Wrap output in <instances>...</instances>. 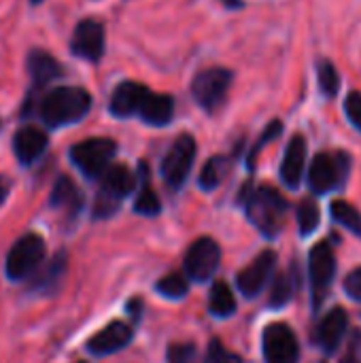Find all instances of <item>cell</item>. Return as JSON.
Returning <instances> with one entry per match:
<instances>
[{
    "instance_id": "6da1fadb",
    "label": "cell",
    "mask_w": 361,
    "mask_h": 363,
    "mask_svg": "<svg viewBox=\"0 0 361 363\" xmlns=\"http://www.w3.org/2000/svg\"><path fill=\"white\" fill-rule=\"evenodd\" d=\"M91 111V94L83 87L60 85L43 96L38 117L49 128H62L81 121Z\"/></svg>"
},
{
    "instance_id": "7a4b0ae2",
    "label": "cell",
    "mask_w": 361,
    "mask_h": 363,
    "mask_svg": "<svg viewBox=\"0 0 361 363\" xmlns=\"http://www.w3.org/2000/svg\"><path fill=\"white\" fill-rule=\"evenodd\" d=\"M245 208H247L249 221L264 236L274 238L283 230V223L287 217V202L277 189L262 185V187L249 191L245 196Z\"/></svg>"
},
{
    "instance_id": "3957f363",
    "label": "cell",
    "mask_w": 361,
    "mask_h": 363,
    "mask_svg": "<svg viewBox=\"0 0 361 363\" xmlns=\"http://www.w3.org/2000/svg\"><path fill=\"white\" fill-rule=\"evenodd\" d=\"M351 170V157L345 151L317 153L309 168V187L317 196H326L345 185Z\"/></svg>"
},
{
    "instance_id": "277c9868",
    "label": "cell",
    "mask_w": 361,
    "mask_h": 363,
    "mask_svg": "<svg viewBox=\"0 0 361 363\" xmlns=\"http://www.w3.org/2000/svg\"><path fill=\"white\" fill-rule=\"evenodd\" d=\"M232 79H234L232 70L223 66L204 68L191 81V96L202 111L213 115L223 106L228 91L232 87Z\"/></svg>"
},
{
    "instance_id": "5b68a950",
    "label": "cell",
    "mask_w": 361,
    "mask_h": 363,
    "mask_svg": "<svg viewBox=\"0 0 361 363\" xmlns=\"http://www.w3.org/2000/svg\"><path fill=\"white\" fill-rule=\"evenodd\" d=\"M134 185H136V179L130 172V168L109 166L106 172L102 174V185L94 202V217L96 219L111 217L119 208L121 200L134 191Z\"/></svg>"
},
{
    "instance_id": "8992f818",
    "label": "cell",
    "mask_w": 361,
    "mask_h": 363,
    "mask_svg": "<svg viewBox=\"0 0 361 363\" xmlns=\"http://www.w3.org/2000/svg\"><path fill=\"white\" fill-rule=\"evenodd\" d=\"M45 259V240L38 234L21 236L6 255V277L11 281H23L32 277Z\"/></svg>"
},
{
    "instance_id": "52a82bcc",
    "label": "cell",
    "mask_w": 361,
    "mask_h": 363,
    "mask_svg": "<svg viewBox=\"0 0 361 363\" xmlns=\"http://www.w3.org/2000/svg\"><path fill=\"white\" fill-rule=\"evenodd\" d=\"M117 153V145L111 138H87L77 143L70 149L72 164L85 174V177H102L106 168L111 166V160Z\"/></svg>"
},
{
    "instance_id": "ba28073f",
    "label": "cell",
    "mask_w": 361,
    "mask_h": 363,
    "mask_svg": "<svg viewBox=\"0 0 361 363\" xmlns=\"http://www.w3.org/2000/svg\"><path fill=\"white\" fill-rule=\"evenodd\" d=\"M194 160H196V140L191 134L183 132L172 143V147L168 149V153L162 162V177H164L166 185L172 189H179L185 183V179L194 166Z\"/></svg>"
},
{
    "instance_id": "9c48e42d",
    "label": "cell",
    "mask_w": 361,
    "mask_h": 363,
    "mask_svg": "<svg viewBox=\"0 0 361 363\" xmlns=\"http://www.w3.org/2000/svg\"><path fill=\"white\" fill-rule=\"evenodd\" d=\"M264 359L266 363H298L300 345L287 323H270L264 330Z\"/></svg>"
},
{
    "instance_id": "30bf717a",
    "label": "cell",
    "mask_w": 361,
    "mask_h": 363,
    "mask_svg": "<svg viewBox=\"0 0 361 363\" xmlns=\"http://www.w3.org/2000/svg\"><path fill=\"white\" fill-rule=\"evenodd\" d=\"M334 274H336L334 251L328 242H319L317 247H313V251L309 255V277H311V285H313L315 306H319L326 300Z\"/></svg>"
},
{
    "instance_id": "8fae6325",
    "label": "cell",
    "mask_w": 361,
    "mask_h": 363,
    "mask_svg": "<svg viewBox=\"0 0 361 363\" xmlns=\"http://www.w3.org/2000/svg\"><path fill=\"white\" fill-rule=\"evenodd\" d=\"M221 249L213 238H198L185 253V274L191 281L204 283L219 268Z\"/></svg>"
},
{
    "instance_id": "7c38bea8",
    "label": "cell",
    "mask_w": 361,
    "mask_h": 363,
    "mask_svg": "<svg viewBox=\"0 0 361 363\" xmlns=\"http://www.w3.org/2000/svg\"><path fill=\"white\" fill-rule=\"evenodd\" d=\"M106 38H104V26L98 19H83L77 23L72 38H70V53L87 60V62H100L104 55Z\"/></svg>"
},
{
    "instance_id": "4fadbf2b",
    "label": "cell",
    "mask_w": 361,
    "mask_h": 363,
    "mask_svg": "<svg viewBox=\"0 0 361 363\" xmlns=\"http://www.w3.org/2000/svg\"><path fill=\"white\" fill-rule=\"evenodd\" d=\"M277 266V253L274 251H264L260 253L245 270L238 272L236 283L238 289L245 298H255L262 294V289L266 287V283L270 281L272 272Z\"/></svg>"
},
{
    "instance_id": "5bb4252c",
    "label": "cell",
    "mask_w": 361,
    "mask_h": 363,
    "mask_svg": "<svg viewBox=\"0 0 361 363\" xmlns=\"http://www.w3.org/2000/svg\"><path fill=\"white\" fill-rule=\"evenodd\" d=\"M347 330H349V317H347L345 308H334V311H330L319 321L313 340H315V345L321 351H326L328 355H332V353L338 351V347H340Z\"/></svg>"
},
{
    "instance_id": "9a60e30c",
    "label": "cell",
    "mask_w": 361,
    "mask_h": 363,
    "mask_svg": "<svg viewBox=\"0 0 361 363\" xmlns=\"http://www.w3.org/2000/svg\"><path fill=\"white\" fill-rule=\"evenodd\" d=\"M130 340H132V328L121 321H113L87 340V351L98 357L113 355V353L126 349Z\"/></svg>"
},
{
    "instance_id": "2e32d148",
    "label": "cell",
    "mask_w": 361,
    "mask_h": 363,
    "mask_svg": "<svg viewBox=\"0 0 361 363\" xmlns=\"http://www.w3.org/2000/svg\"><path fill=\"white\" fill-rule=\"evenodd\" d=\"M149 87L138 83V81H121L113 96H111V102H109V111L119 117V119H126V117H132L138 113L145 96H147Z\"/></svg>"
},
{
    "instance_id": "e0dca14e",
    "label": "cell",
    "mask_w": 361,
    "mask_h": 363,
    "mask_svg": "<svg viewBox=\"0 0 361 363\" xmlns=\"http://www.w3.org/2000/svg\"><path fill=\"white\" fill-rule=\"evenodd\" d=\"M49 145V138L47 134L36 128V125H23L15 132L13 136V151H15V157L19 160V164L23 166H30L34 164L47 149Z\"/></svg>"
},
{
    "instance_id": "ac0fdd59",
    "label": "cell",
    "mask_w": 361,
    "mask_h": 363,
    "mask_svg": "<svg viewBox=\"0 0 361 363\" xmlns=\"http://www.w3.org/2000/svg\"><path fill=\"white\" fill-rule=\"evenodd\" d=\"M26 64H28V72H30L34 91H40L45 85L53 83L55 79H60L64 74L62 64L51 53H47L43 49H32L28 53V62Z\"/></svg>"
},
{
    "instance_id": "d6986e66",
    "label": "cell",
    "mask_w": 361,
    "mask_h": 363,
    "mask_svg": "<svg viewBox=\"0 0 361 363\" xmlns=\"http://www.w3.org/2000/svg\"><path fill=\"white\" fill-rule=\"evenodd\" d=\"M304 162H306V138L302 134H296L285 151L283 164H281V181L289 189H298L304 177Z\"/></svg>"
},
{
    "instance_id": "ffe728a7",
    "label": "cell",
    "mask_w": 361,
    "mask_h": 363,
    "mask_svg": "<svg viewBox=\"0 0 361 363\" xmlns=\"http://www.w3.org/2000/svg\"><path fill=\"white\" fill-rule=\"evenodd\" d=\"M136 115L149 125H168L174 115V100L168 94H155L149 89Z\"/></svg>"
},
{
    "instance_id": "44dd1931",
    "label": "cell",
    "mask_w": 361,
    "mask_h": 363,
    "mask_svg": "<svg viewBox=\"0 0 361 363\" xmlns=\"http://www.w3.org/2000/svg\"><path fill=\"white\" fill-rule=\"evenodd\" d=\"M51 206L68 215H77V211L81 208V191L68 177H60L55 181L51 189Z\"/></svg>"
},
{
    "instance_id": "7402d4cb",
    "label": "cell",
    "mask_w": 361,
    "mask_h": 363,
    "mask_svg": "<svg viewBox=\"0 0 361 363\" xmlns=\"http://www.w3.org/2000/svg\"><path fill=\"white\" fill-rule=\"evenodd\" d=\"M209 311L215 317H230V315H234V311H236V298H234L232 289L223 281H219V283L213 285L211 296H209Z\"/></svg>"
},
{
    "instance_id": "603a6c76",
    "label": "cell",
    "mask_w": 361,
    "mask_h": 363,
    "mask_svg": "<svg viewBox=\"0 0 361 363\" xmlns=\"http://www.w3.org/2000/svg\"><path fill=\"white\" fill-rule=\"evenodd\" d=\"M296 287H298V274H296L294 270L279 274L277 281H274V285H272L270 302H268V304H270L272 308H283V306L289 304V300L294 298Z\"/></svg>"
},
{
    "instance_id": "cb8c5ba5",
    "label": "cell",
    "mask_w": 361,
    "mask_h": 363,
    "mask_svg": "<svg viewBox=\"0 0 361 363\" xmlns=\"http://www.w3.org/2000/svg\"><path fill=\"white\" fill-rule=\"evenodd\" d=\"M317 81H319V91L326 98H334L340 91V72L336 64L330 60L317 62Z\"/></svg>"
},
{
    "instance_id": "d4e9b609",
    "label": "cell",
    "mask_w": 361,
    "mask_h": 363,
    "mask_svg": "<svg viewBox=\"0 0 361 363\" xmlns=\"http://www.w3.org/2000/svg\"><path fill=\"white\" fill-rule=\"evenodd\" d=\"M330 211H332V219L336 223H340L343 228H347L349 232L357 234L361 238V213L353 204H349L345 200H334Z\"/></svg>"
},
{
    "instance_id": "484cf974",
    "label": "cell",
    "mask_w": 361,
    "mask_h": 363,
    "mask_svg": "<svg viewBox=\"0 0 361 363\" xmlns=\"http://www.w3.org/2000/svg\"><path fill=\"white\" fill-rule=\"evenodd\" d=\"M226 166H228V160H226L223 155H215V157H211V160L204 164L202 172H200V187H202V189H206V191L215 189V187L223 181Z\"/></svg>"
},
{
    "instance_id": "4316f807",
    "label": "cell",
    "mask_w": 361,
    "mask_h": 363,
    "mask_svg": "<svg viewBox=\"0 0 361 363\" xmlns=\"http://www.w3.org/2000/svg\"><path fill=\"white\" fill-rule=\"evenodd\" d=\"M319 219H321V213H319V206L309 198V200H302L300 206H298V225H300V234L302 236H311L317 225H319Z\"/></svg>"
},
{
    "instance_id": "83f0119b",
    "label": "cell",
    "mask_w": 361,
    "mask_h": 363,
    "mask_svg": "<svg viewBox=\"0 0 361 363\" xmlns=\"http://www.w3.org/2000/svg\"><path fill=\"white\" fill-rule=\"evenodd\" d=\"M155 289H157L164 298H174V300H179V298H183V296L187 294L189 283H187V279H185L181 272H170V274H166V277H162V279L157 281Z\"/></svg>"
},
{
    "instance_id": "f1b7e54d",
    "label": "cell",
    "mask_w": 361,
    "mask_h": 363,
    "mask_svg": "<svg viewBox=\"0 0 361 363\" xmlns=\"http://www.w3.org/2000/svg\"><path fill=\"white\" fill-rule=\"evenodd\" d=\"M160 208H162V204H160L157 194H155L147 183H145V185H143V189H140V194H138V198H136L134 211H136V213H140V215H149V217H153V215H157V213H160Z\"/></svg>"
},
{
    "instance_id": "f546056e",
    "label": "cell",
    "mask_w": 361,
    "mask_h": 363,
    "mask_svg": "<svg viewBox=\"0 0 361 363\" xmlns=\"http://www.w3.org/2000/svg\"><path fill=\"white\" fill-rule=\"evenodd\" d=\"M168 363H198V349L191 342H174L166 353Z\"/></svg>"
},
{
    "instance_id": "4dcf8cb0",
    "label": "cell",
    "mask_w": 361,
    "mask_h": 363,
    "mask_svg": "<svg viewBox=\"0 0 361 363\" xmlns=\"http://www.w3.org/2000/svg\"><path fill=\"white\" fill-rule=\"evenodd\" d=\"M283 132V123L277 119V121H272L264 132H262V136H260V140L253 145V149H251V153H249V160H247V164H249V168H253L255 166V160H257V155H260V151L268 145V143H272L279 134Z\"/></svg>"
},
{
    "instance_id": "1f68e13d",
    "label": "cell",
    "mask_w": 361,
    "mask_h": 363,
    "mask_svg": "<svg viewBox=\"0 0 361 363\" xmlns=\"http://www.w3.org/2000/svg\"><path fill=\"white\" fill-rule=\"evenodd\" d=\"M206 363H243V359L236 353L228 351L219 340H213L206 353Z\"/></svg>"
},
{
    "instance_id": "d6a6232c",
    "label": "cell",
    "mask_w": 361,
    "mask_h": 363,
    "mask_svg": "<svg viewBox=\"0 0 361 363\" xmlns=\"http://www.w3.org/2000/svg\"><path fill=\"white\" fill-rule=\"evenodd\" d=\"M345 113L349 121L361 132V91H351L345 100Z\"/></svg>"
},
{
    "instance_id": "836d02e7",
    "label": "cell",
    "mask_w": 361,
    "mask_h": 363,
    "mask_svg": "<svg viewBox=\"0 0 361 363\" xmlns=\"http://www.w3.org/2000/svg\"><path fill=\"white\" fill-rule=\"evenodd\" d=\"M345 291L349 298H353L355 302L361 304V266L355 268L347 279H345Z\"/></svg>"
},
{
    "instance_id": "e575fe53",
    "label": "cell",
    "mask_w": 361,
    "mask_h": 363,
    "mask_svg": "<svg viewBox=\"0 0 361 363\" xmlns=\"http://www.w3.org/2000/svg\"><path fill=\"white\" fill-rule=\"evenodd\" d=\"M9 191H11V181L6 177H0V204L6 200Z\"/></svg>"
},
{
    "instance_id": "d590c367",
    "label": "cell",
    "mask_w": 361,
    "mask_h": 363,
    "mask_svg": "<svg viewBox=\"0 0 361 363\" xmlns=\"http://www.w3.org/2000/svg\"><path fill=\"white\" fill-rule=\"evenodd\" d=\"M340 363H360V359H357V347H355V345H351V347H349V351H347L345 359H343Z\"/></svg>"
},
{
    "instance_id": "8d00e7d4",
    "label": "cell",
    "mask_w": 361,
    "mask_h": 363,
    "mask_svg": "<svg viewBox=\"0 0 361 363\" xmlns=\"http://www.w3.org/2000/svg\"><path fill=\"white\" fill-rule=\"evenodd\" d=\"M223 6H228V9H243V0H219Z\"/></svg>"
},
{
    "instance_id": "74e56055",
    "label": "cell",
    "mask_w": 361,
    "mask_h": 363,
    "mask_svg": "<svg viewBox=\"0 0 361 363\" xmlns=\"http://www.w3.org/2000/svg\"><path fill=\"white\" fill-rule=\"evenodd\" d=\"M30 2H32V4H40L43 0H30Z\"/></svg>"
},
{
    "instance_id": "f35d334b",
    "label": "cell",
    "mask_w": 361,
    "mask_h": 363,
    "mask_svg": "<svg viewBox=\"0 0 361 363\" xmlns=\"http://www.w3.org/2000/svg\"><path fill=\"white\" fill-rule=\"evenodd\" d=\"M0 125H2V123H0Z\"/></svg>"
}]
</instances>
